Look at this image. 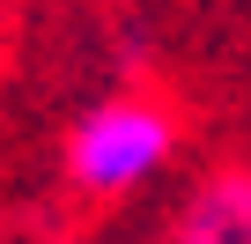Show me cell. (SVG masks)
I'll use <instances>...</instances> for the list:
<instances>
[{
  "label": "cell",
  "instance_id": "1",
  "mask_svg": "<svg viewBox=\"0 0 251 244\" xmlns=\"http://www.w3.org/2000/svg\"><path fill=\"white\" fill-rule=\"evenodd\" d=\"M170 156H177V111L155 104V96H133V89L89 104L74 126H67V141H59V170L89 200L141 192Z\"/></svg>",
  "mask_w": 251,
  "mask_h": 244
},
{
  "label": "cell",
  "instance_id": "2",
  "mask_svg": "<svg viewBox=\"0 0 251 244\" xmlns=\"http://www.w3.org/2000/svg\"><path fill=\"white\" fill-rule=\"evenodd\" d=\"M170 244H251V170H214L185 200Z\"/></svg>",
  "mask_w": 251,
  "mask_h": 244
}]
</instances>
